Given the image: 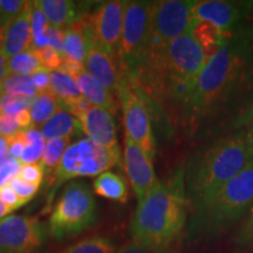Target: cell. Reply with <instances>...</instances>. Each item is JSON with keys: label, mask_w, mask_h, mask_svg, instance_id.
<instances>
[{"label": "cell", "mask_w": 253, "mask_h": 253, "mask_svg": "<svg viewBox=\"0 0 253 253\" xmlns=\"http://www.w3.org/2000/svg\"><path fill=\"white\" fill-rule=\"evenodd\" d=\"M15 118H17V122H18L19 128H20V130H27L30 126H33V123H32L30 109L21 110V112H19L17 115H15Z\"/></svg>", "instance_id": "obj_46"}, {"label": "cell", "mask_w": 253, "mask_h": 253, "mask_svg": "<svg viewBox=\"0 0 253 253\" xmlns=\"http://www.w3.org/2000/svg\"><path fill=\"white\" fill-rule=\"evenodd\" d=\"M49 23L45 13L38 4V1H32V45L30 49H40L48 46L47 41V30Z\"/></svg>", "instance_id": "obj_28"}, {"label": "cell", "mask_w": 253, "mask_h": 253, "mask_svg": "<svg viewBox=\"0 0 253 253\" xmlns=\"http://www.w3.org/2000/svg\"><path fill=\"white\" fill-rule=\"evenodd\" d=\"M7 26H8V23H7V21H6L5 17L1 13V11H0V37H1L2 32L5 31V28L7 27Z\"/></svg>", "instance_id": "obj_51"}, {"label": "cell", "mask_w": 253, "mask_h": 253, "mask_svg": "<svg viewBox=\"0 0 253 253\" xmlns=\"http://www.w3.org/2000/svg\"><path fill=\"white\" fill-rule=\"evenodd\" d=\"M245 140H246V147H248V151L250 155V160H253V119L249 126H246L245 130Z\"/></svg>", "instance_id": "obj_47"}, {"label": "cell", "mask_w": 253, "mask_h": 253, "mask_svg": "<svg viewBox=\"0 0 253 253\" xmlns=\"http://www.w3.org/2000/svg\"><path fill=\"white\" fill-rule=\"evenodd\" d=\"M125 9L126 1L113 0L102 2L93 13L88 15L91 39L115 56H118Z\"/></svg>", "instance_id": "obj_13"}, {"label": "cell", "mask_w": 253, "mask_h": 253, "mask_svg": "<svg viewBox=\"0 0 253 253\" xmlns=\"http://www.w3.org/2000/svg\"><path fill=\"white\" fill-rule=\"evenodd\" d=\"M207 61L201 46L189 33L184 34L168 45L162 65L155 77L138 89L178 119Z\"/></svg>", "instance_id": "obj_4"}, {"label": "cell", "mask_w": 253, "mask_h": 253, "mask_svg": "<svg viewBox=\"0 0 253 253\" xmlns=\"http://www.w3.org/2000/svg\"><path fill=\"white\" fill-rule=\"evenodd\" d=\"M8 151V138L0 136V160L7 154Z\"/></svg>", "instance_id": "obj_49"}, {"label": "cell", "mask_w": 253, "mask_h": 253, "mask_svg": "<svg viewBox=\"0 0 253 253\" xmlns=\"http://www.w3.org/2000/svg\"><path fill=\"white\" fill-rule=\"evenodd\" d=\"M60 108L59 101L50 91L38 94L33 100L30 112L32 123L36 126H41L46 121L52 118Z\"/></svg>", "instance_id": "obj_26"}, {"label": "cell", "mask_w": 253, "mask_h": 253, "mask_svg": "<svg viewBox=\"0 0 253 253\" xmlns=\"http://www.w3.org/2000/svg\"><path fill=\"white\" fill-rule=\"evenodd\" d=\"M84 69V67L82 65H80V63H78V62L73 61V60H71V59H67V58H65V56H62V62H61V65H60L58 71L65 73V74L69 75V77L75 78L77 75L80 74Z\"/></svg>", "instance_id": "obj_44"}, {"label": "cell", "mask_w": 253, "mask_h": 253, "mask_svg": "<svg viewBox=\"0 0 253 253\" xmlns=\"http://www.w3.org/2000/svg\"><path fill=\"white\" fill-rule=\"evenodd\" d=\"M46 238V227L37 218L9 214L0 219V253H36Z\"/></svg>", "instance_id": "obj_10"}, {"label": "cell", "mask_w": 253, "mask_h": 253, "mask_svg": "<svg viewBox=\"0 0 253 253\" xmlns=\"http://www.w3.org/2000/svg\"><path fill=\"white\" fill-rule=\"evenodd\" d=\"M19 176L23 179H25L26 182L32 183V184L41 185L43 176H45V169H43V167L41 166L40 162L28 164V166L21 167Z\"/></svg>", "instance_id": "obj_38"}, {"label": "cell", "mask_w": 253, "mask_h": 253, "mask_svg": "<svg viewBox=\"0 0 253 253\" xmlns=\"http://www.w3.org/2000/svg\"><path fill=\"white\" fill-rule=\"evenodd\" d=\"M245 129L209 141L189 158L184 171L185 197L195 210L250 162Z\"/></svg>", "instance_id": "obj_3"}, {"label": "cell", "mask_w": 253, "mask_h": 253, "mask_svg": "<svg viewBox=\"0 0 253 253\" xmlns=\"http://www.w3.org/2000/svg\"><path fill=\"white\" fill-rule=\"evenodd\" d=\"M69 144H71V137L56 138V140L47 142L42 158L40 161V164L43 167L45 171L49 172L52 170H56Z\"/></svg>", "instance_id": "obj_31"}, {"label": "cell", "mask_w": 253, "mask_h": 253, "mask_svg": "<svg viewBox=\"0 0 253 253\" xmlns=\"http://www.w3.org/2000/svg\"><path fill=\"white\" fill-rule=\"evenodd\" d=\"M50 73L45 68H41L40 71L34 73L33 75H31L32 80H33L34 86H36L38 93H46L50 89Z\"/></svg>", "instance_id": "obj_41"}, {"label": "cell", "mask_w": 253, "mask_h": 253, "mask_svg": "<svg viewBox=\"0 0 253 253\" xmlns=\"http://www.w3.org/2000/svg\"><path fill=\"white\" fill-rule=\"evenodd\" d=\"M97 208L89 186L69 183L60 196L48 221V232L56 240L77 236L96 221Z\"/></svg>", "instance_id": "obj_6"}, {"label": "cell", "mask_w": 253, "mask_h": 253, "mask_svg": "<svg viewBox=\"0 0 253 253\" xmlns=\"http://www.w3.org/2000/svg\"><path fill=\"white\" fill-rule=\"evenodd\" d=\"M49 91L58 99L60 107L66 106L84 96L75 79L59 71L50 73Z\"/></svg>", "instance_id": "obj_24"}, {"label": "cell", "mask_w": 253, "mask_h": 253, "mask_svg": "<svg viewBox=\"0 0 253 253\" xmlns=\"http://www.w3.org/2000/svg\"><path fill=\"white\" fill-rule=\"evenodd\" d=\"M125 169L137 201L143 199L158 179L155 175L153 161L128 136H125L123 149Z\"/></svg>", "instance_id": "obj_14"}, {"label": "cell", "mask_w": 253, "mask_h": 253, "mask_svg": "<svg viewBox=\"0 0 253 253\" xmlns=\"http://www.w3.org/2000/svg\"><path fill=\"white\" fill-rule=\"evenodd\" d=\"M28 5L30 1H24V0H0V11L9 24L18 15L23 13Z\"/></svg>", "instance_id": "obj_37"}, {"label": "cell", "mask_w": 253, "mask_h": 253, "mask_svg": "<svg viewBox=\"0 0 253 253\" xmlns=\"http://www.w3.org/2000/svg\"><path fill=\"white\" fill-rule=\"evenodd\" d=\"M25 138H26V145L23 155L18 158L19 162L21 166L39 163L45 151L47 141L41 135L40 129H38L36 126H32L27 130H25Z\"/></svg>", "instance_id": "obj_25"}, {"label": "cell", "mask_w": 253, "mask_h": 253, "mask_svg": "<svg viewBox=\"0 0 253 253\" xmlns=\"http://www.w3.org/2000/svg\"><path fill=\"white\" fill-rule=\"evenodd\" d=\"M8 75V59L6 58V56L2 54L1 50H0V87L4 84V81Z\"/></svg>", "instance_id": "obj_48"}, {"label": "cell", "mask_w": 253, "mask_h": 253, "mask_svg": "<svg viewBox=\"0 0 253 253\" xmlns=\"http://www.w3.org/2000/svg\"><path fill=\"white\" fill-rule=\"evenodd\" d=\"M194 1L186 0H161L154 1L151 32L169 45L177 38L188 34L194 23Z\"/></svg>", "instance_id": "obj_11"}, {"label": "cell", "mask_w": 253, "mask_h": 253, "mask_svg": "<svg viewBox=\"0 0 253 253\" xmlns=\"http://www.w3.org/2000/svg\"><path fill=\"white\" fill-rule=\"evenodd\" d=\"M19 131L21 130L18 126L15 115L0 112V136L11 137Z\"/></svg>", "instance_id": "obj_39"}, {"label": "cell", "mask_w": 253, "mask_h": 253, "mask_svg": "<svg viewBox=\"0 0 253 253\" xmlns=\"http://www.w3.org/2000/svg\"><path fill=\"white\" fill-rule=\"evenodd\" d=\"M253 13L252 1H225V0H202L194 1V19L212 25L224 36L230 37Z\"/></svg>", "instance_id": "obj_12"}, {"label": "cell", "mask_w": 253, "mask_h": 253, "mask_svg": "<svg viewBox=\"0 0 253 253\" xmlns=\"http://www.w3.org/2000/svg\"><path fill=\"white\" fill-rule=\"evenodd\" d=\"M116 250L113 239L104 236H91L68 246L61 253H115Z\"/></svg>", "instance_id": "obj_27"}, {"label": "cell", "mask_w": 253, "mask_h": 253, "mask_svg": "<svg viewBox=\"0 0 253 253\" xmlns=\"http://www.w3.org/2000/svg\"><path fill=\"white\" fill-rule=\"evenodd\" d=\"M38 4L50 26L65 31L86 13H80L77 2L69 0H40Z\"/></svg>", "instance_id": "obj_19"}, {"label": "cell", "mask_w": 253, "mask_h": 253, "mask_svg": "<svg viewBox=\"0 0 253 253\" xmlns=\"http://www.w3.org/2000/svg\"><path fill=\"white\" fill-rule=\"evenodd\" d=\"M32 1L20 15L2 32L0 37V50L7 59L28 50L32 45Z\"/></svg>", "instance_id": "obj_17"}, {"label": "cell", "mask_w": 253, "mask_h": 253, "mask_svg": "<svg viewBox=\"0 0 253 253\" xmlns=\"http://www.w3.org/2000/svg\"><path fill=\"white\" fill-rule=\"evenodd\" d=\"M81 130L94 143L108 149H118L116 126L113 115L106 109L91 107L79 119Z\"/></svg>", "instance_id": "obj_16"}, {"label": "cell", "mask_w": 253, "mask_h": 253, "mask_svg": "<svg viewBox=\"0 0 253 253\" xmlns=\"http://www.w3.org/2000/svg\"><path fill=\"white\" fill-rule=\"evenodd\" d=\"M154 1H126L118 58L123 74L134 80L143 61L150 38Z\"/></svg>", "instance_id": "obj_7"}, {"label": "cell", "mask_w": 253, "mask_h": 253, "mask_svg": "<svg viewBox=\"0 0 253 253\" xmlns=\"http://www.w3.org/2000/svg\"><path fill=\"white\" fill-rule=\"evenodd\" d=\"M47 41H48V46L55 49L59 54L63 56V31L55 28L53 26L48 27L47 30Z\"/></svg>", "instance_id": "obj_43"}, {"label": "cell", "mask_w": 253, "mask_h": 253, "mask_svg": "<svg viewBox=\"0 0 253 253\" xmlns=\"http://www.w3.org/2000/svg\"><path fill=\"white\" fill-rule=\"evenodd\" d=\"M116 94L121 103L126 135L153 161L156 155V140L149 110L142 93L134 82L123 74Z\"/></svg>", "instance_id": "obj_9"}, {"label": "cell", "mask_w": 253, "mask_h": 253, "mask_svg": "<svg viewBox=\"0 0 253 253\" xmlns=\"http://www.w3.org/2000/svg\"><path fill=\"white\" fill-rule=\"evenodd\" d=\"M94 192L109 201L126 203L128 199V188L125 178L112 171L102 172L94 181Z\"/></svg>", "instance_id": "obj_23"}, {"label": "cell", "mask_w": 253, "mask_h": 253, "mask_svg": "<svg viewBox=\"0 0 253 253\" xmlns=\"http://www.w3.org/2000/svg\"><path fill=\"white\" fill-rule=\"evenodd\" d=\"M33 52L43 68L49 72L58 71L62 62V55L59 54L55 49H53L49 46H46L43 48L33 50Z\"/></svg>", "instance_id": "obj_35"}, {"label": "cell", "mask_w": 253, "mask_h": 253, "mask_svg": "<svg viewBox=\"0 0 253 253\" xmlns=\"http://www.w3.org/2000/svg\"><path fill=\"white\" fill-rule=\"evenodd\" d=\"M77 81L81 94L84 95L94 107L106 109L110 114H115L118 112V102H116L114 94L107 90L102 84H99L94 78L84 69L80 74L74 78Z\"/></svg>", "instance_id": "obj_20"}, {"label": "cell", "mask_w": 253, "mask_h": 253, "mask_svg": "<svg viewBox=\"0 0 253 253\" xmlns=\"http://www.w3.org/2000/svg\"><path fill=\"white\" fill-rule=\"evenodd\" d=\"M253 119V24L245 23L205 63L179 113L189 140L212 141Z\"/></svg>", "instance_id": "obj_1"}, {"label": "cell", "mask_w": 253, "mask_h": 253, "mask_svg": "<svg viewBox=\"0 0 253 253\" xmlns=\"http://www.w3.org/2000/svg\"><path fill=\"white\" fill-rule=\"evenodd\" d=\"M8 138V151L7 153L12 157L18 158L23 155V151L26 145V138H25V130H21L14 134Z\"/></svg>", "instance_id": "obj_40"}, {"label": "cell", "mask_w": 253, "mask_h": 253, "mask_svg": "<svg viewBox=\"0 0 253 253\" xmlns=\"http://www.w3.org/2000/svg\"><path fill=\"white\" fill-rule=\"evenodd\" d=\"M84 69L107 90L112 94H116L120 80L123 75L119 58L97 45L91 37L89 38Z\"/></svg>", "instance_id": "obj_15"}, {"label": "cell", "mask_w": 253, "mask_h": 253, "mask_svg": "<svg viewBox=\"0 0 253 253\" xmlns=\"http://www.w3.org/2000/svg\"><path fill=\"white\" fill-rule=\"evenodd\" d=\"M232 240L240 249L253 248V208L239 224Z\"/></svg>", "instance_id": "obj_32"}, {"label": "cell", "mask_w": 253, "mask_h": 253, "mask_svg": "<svg viewBox=\"0 0 253 253\" xmlns=\"http://www.w3.org/2000/svg\"><path fill=\"white\" fill-rule=\"evenodd\" d=\"M189 34L201 46L208 60L216 54L229 38L224 36L212 25L205 23V21L197 20V19H195L194 23H192Z\"/></svg>", "instance_id": "obj_22"}, {"label": "cell", "mask_w": 253, "mask_h": 253, "mask_svg": "<svg viewBox=\"0 0 253 253\" xmlns=\"http://www.w3.org/2000/svg\"><path fill=\"white\" fill-rule=\"evenodd\" d=\"M36 99V97H34ZM33 97L25 96L19 94H4L1 99L0 112L6 114H13L17 115L19 112L24 109H30L33 103Z\"/></svg>", "instance_id": "obj_33"}, {"label": "cell", "mask_w": 253, "mask_h": 253, "mask_svg": "<svg viewBox=\"0 0 253 253\" xmlns=\"http://www.w3.org/2000/svg\"><path fill=\"white\" fill-rule=\"evenodd\" d=\"M150 249H148L147 246H144L141 243L136 242V240L131 239L128 243H126L125 245L116 250L115 253H151Z\"/></svg>", "instance_id": "obj_45"}, {"label": "cell", "mask_w": 253, "mask_h": 253, "mask_svg": "<svg viewBox=\"0 0 253 253\" xmlns=\"http://www.w3.org/2000/svg\"><path fill=\"white\" fill-rule=\"evenodd\" d=\"M21 164L17 158L12 157L8 153L0 160V188L9 184V182L20 173Z\"/></svg>", "instance_id": "obj_34"}, {"label": "cell", "mask_w": 253, "mask_h": 253, "mask_svg": "<svg viewBox=\"0 0 253 253\" xmlns=\"http://www.w3.org/2000/svg\"><path fill=\"white\" fill-rule=\"evenodd\" d=\"M0 199H1L2 203H4L6 207L11 209V211L17 210L18 208H20L21 205H23L21 204L20 199L18 198L17 194L14 192V190L9 186V184L0 188Z\"/></svg>", "instance_id": "obj_42"}, {"label": "cell", "mask_w": 253, "mask_h": 253, "mask_svg": "<svg viewBox=\"0 0 253 253\" xmlns=\"http://www.w3.org/2000/svg\"><path fill=\"white\" fill-rule=\"evenodd\" d=\"M9 212H12L11 209L6 207V205H5L4 203H2L1 199H0V219H1V218H4V217L7 216V214H8Z\"/></svg>", "instance_id": "obj_50"}, {"label": "cell", "mask_w": 253, "mask_h": 253, "mask_svg": "<svg viewBox=\"0 0 253 253\" xmlns=\"http://www.w3.org/2000/svg\"><path fill=\"white\" fill-rule=\"evenodd\" d=\"M2 94H19L28 97H37L38 90L34 86L31 75L9 74L0 87Z\"/></svg>", "instance_id": "obj_30"}, {"label": "cell", "mask_w": 253, "mask_h": 253, "mask_svg": "<svg viewBox=\"0 0 253 253\" xmlns=\"http://www.w3.org/2000/svg\"><path fill=\"white\" fill-rule=\"evenodd\" d=\"M184 171L178 168L167 182L157 181L138 201L131 219V239L151 251L166 248L178 237L188 221Z\"/></svg>", "instance_id": "obj_2"}, {"label": "cell", "mask_w": 253, "mask_h": 253, "mask_svg": "<svg viewBox=\"0 0 253 253\" xmlns=\"http://www.w3.org/2000/svg\"><path fill=\"white\" fill-rule=\"evenodd\" d=\"M9 186L14 190V192L17 194L18 198L20 199L21 204H26L27 202H30L32 198L36 196V194L39 190L40 185L38 184H32L21 178L20 176H15L11 182H9Z\"/></svg>", "instance_id": "obj_36"}, {"label": "cell", "mask_w": 253, "mask_h": 253, "mask_svg": "<svg viewBox=\"0 0 253 253\" xmlns=\"http://www.w3.org/2000/svg\"><path fill=\"white\" fill-rule=\"evenodd\" d=\"M121 151L108 149L84 137L69 144L55 170V183H61L75 177H94L116 166Z\"/></svg>", "instance_id": "obj_8"}, {"label": "cell", "mask_w": 253, "mask_h": 253, "mask_svg": "<svg viewBox=\"0 0 253 253\" xmlns=\"http://www.w3.org/2000/svg\"><path fill=\"white\" fill-rule=\"evenodd\" d=\"M253 208V160L244 169L191 211L190 239H210L230 230Z\"/></svg>", "instance_id": "obj_5"}, {"label": "cell", "mask_w": 253, "mask_h": 253, "mask_svg": "<svg viewBox=\"0 0 253 253\" xmlns=\"http://www.w3.org/2000/svg\"><path fill=\"white\" fill-rule=\"evenodd\" d=\"M41 68L43 67L32 49L25 50L23 53L14 55L13 58L8 59L9 74L33 75Z\"/></svg>", "instance_id": "obj_29"}, {"label": "cell", "mask_w": 253, "mask_h": 253, "mask_svg": "<svg viewBox=\"0 0 253 253\" xmlns=\"http://www.w3.org/2000/svg\"><path fill=\"white\" fill-rule=\"evenodd\" d=\"M81 130V125L79 119L74 118L71 113L63 108L56 110L54 115L40 126V132L45 140L53 141L56 138L72 137Z\"/></svg>", "instance_id": "obj_21"}, {"label": "cell", "mask_w": 253, "mask_h": 253, "mask_svg": "<svg viewBox=\"0 0 253 253\" xmlns=\"http://www.w3.org/2000/svg\"><path fill=\"white\" fill-rule=\"evenodd\" d=\"M88 15V13L84 14L63 31V56L80 63L84 67L90 38Z\"/></svg>", "instance_id": "obj_18"}]
</instances>
